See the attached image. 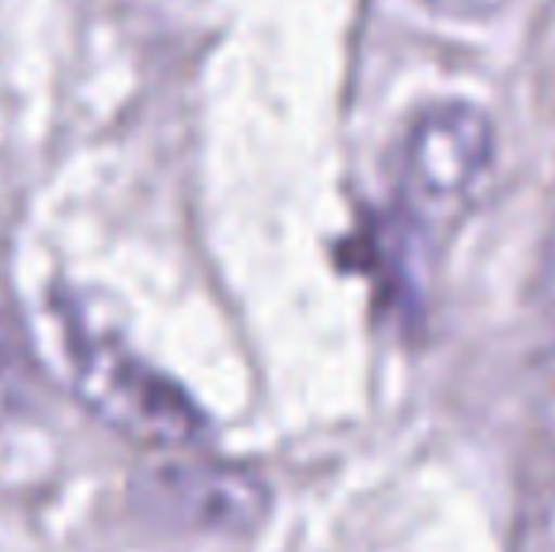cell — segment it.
<instances>
[{"mask_svg":"<svg viewBox=\"0 0 555 552\" xmlns=\"http://www.w3.org/2000/svg\"><path fill=\"white\" fill-rule=\"evenodd\" d=\"M499 159L495 121L468 99L424 103L393 147V208L420 239L446 243L480 208Z\"/></svg>","mask_w":555,"mask_h":552,"instance_id":"cell-1","label":"cell"},{"mask_svg":"<svg viewBox=\"0 0 555 552\" xmlns=\"http://www.w3.org/2000/svg\"><path fill=\"white\" fill-rule=\"evenodd\" d=\"M68 371L83 406L125 439L163 450H185L205 439V416L193 401L117 341L73 330Z\"/></svg>","mask_w":555,"mask_h":552,"instance_id":"cell-2","label":"cell"},{"mask_svg":"<svg viewBox=\"0 0 555 552\" xmlns=\"http://www.w3.org/2000/svg\"><path fill=\"white\" fill-rule=\"evenodd\" d=\"M163 500L175 518L216 534H249L269 515V488L261 477L234 465H185L163 485Z\"/></svg>","mask_w":555,"mask_h":552,"instance_id":"cell-3","label":"cell"},{"mask_svg":"<svg viewBox=\"0 0 555 552\" xmlns=\"http://www.w3.org/2000/svg\"><path fill=\"white\" fill-rule=\"evenodd\" d=\"M27 352L20 348V341L12 337L8 325H0V413L15 409L27 394Z\"/></svg>","mask_w":555,"mask_h":552,"instance_id":"cell-4","label":"cell"},{"mask_svg":"<svg viewBox=\"0 0 555 552\" xmlns=\"http://www.w3.org/2000/svg\"><path fill=\"white\" fill-rule=\"evenodd\" d=\"M427 12L442 15V20H491L503 12L511 0H420Z\"/></svg>","mask_w":555,"mask_h":552,"instance_id":"cell-5","label":"cell"}]
</instances>
